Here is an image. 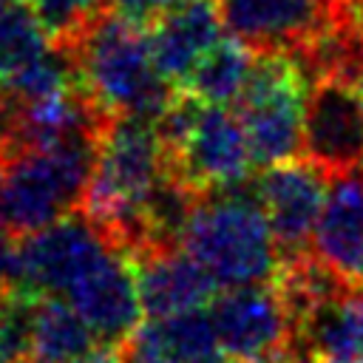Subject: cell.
<instances>
[{
  "label": "cell",
  "instance_id": "28",
  "mask_svg": "<svg viewBox=\"0 0 363 363\" xmlns=\"http://www.w3.org/2000/svg\"><path fill=\"white\" fill-rule=\"evenodd\" d=\"M3 182H6V156L0 150V190H3Z\"/></svg>",
  "mask_w": 363,
  "mask_h": 363
},
{
  "label": "cell",
  "instance_id": "5",
  "mask_svg": "<svg viewBox=\"0 0 363 363\" xmlns=\"http://www.w3.org/2000/svg\"><path fill=\"white\" fill-rule=\"evenodd\" d=\"M306 94L309 79L295 54L272 51L252 60L250 79L238 99V116L258 167L289 162L303 150Z\"/></svg>",
  "mask_w": 363,
  "mask_h": 363
},
{
  "label": "cell",
  "instance_id": "12",
  "mask_svg": "<svg viewBox=\"0 0 363 363\" xmlns=\"http://www.w3.org/2000/svg\"><path fill=\"white\" fill-rule=\"evenodd\" d=\"M65 301L85 318L99 340H128V335L139 326V315L145 312L130 252L113 247L88 275H82L68 289Z\"/></svg>",
  "mask_w": 363,
  "mask_h": 363
},
{
  "label": "cell",
  "instance_id": "8",
  "mask_svg": "<svg viewBox=\"0 0 363 363\" xmlns=\"http://www.w3.org/2000/svg\"><path fill=\"white\" fill-rule=\"evenodd\" d=\"M269 284L233 286L210 303L218 346L233 363H267L292 349L295 320Z\"/></svg>",
  "mask_w": 363,
  "mask_h": 363
},
{
  "label": "cell",
  "instance_id": "30",
  "mask_svg": "<svg viewBox=\"0 0 363 363\" xmlns=\"http://www.w3.org/2000/svg\"><path fill=\"white\" fill-rule=\"evenodd\" d=\"M9 3H17V0H0V6H9Z\"/></svg>",
  "mask_w": 363,
  "mask_h": 363
},
{
  "label": "cell",
  "instance_id": "11",
  "mask_svg": "<svg viewBox=\"0 0 363 363\" xmlns=\"http://www.w3.org/2000/svg\"><path fill=\"white\" fill-rule=\"evenodd\" d=\"M326 176L329 173L309 159H289L281 164H269L255 182L258 201L284 258L306 252V244L312 241L318 216L326 201Z\"/></svg>",
  "mask_w": 363,
  "mask_h": 363
},
{
  "label": "cell",
  "instance_id": "7",
  "mask_svg": "<svg viewBox=\"0 0 363 363\" xmlns=\"http://www.w3.org/2000/svg\"><path fill=\"white\" fill-rule=\"evenodd\" d=\"M164 150L170 173L199 196L244 184L255 164L244 122L227 105L201 102L182 139Z\"/></svg>",
  "mask_w": 363,
  "mask_h": 363
},
{
  "label": "cell",
  "instance_id": "21",
  "mask_svg": "<svg viewBox=\"0 0 363 363\" xmlns=\"http://www.w3.org/2000/svg\"><path fill=\"white\" fill-rule=\"evenodd\" d=\"M31 6L51 43L68 45L108 9V0H31Z\"/></svg>",
  "mask_w": 363,
  "mask_h": 363
},
{
  "label": "cell",
  "instance_id": "19",
  "mask_svg": "<svg viewBox=\"0 0 363 363\" xmlns=\"http://www.w3.org/2000/svg\"><path fill=\"white\" fill-rule=\"evenodd\" d=\"M250 71H252L250 48L235 37H230V40H218L193 65V71L182 85L187 94H193L207 105H230L241 99Z\"/></svg>",
  "mask_w": 363,
  "mask_h": 363
},
{
  "label": "cell",
  "instance_id": "27",
  "mask_svg": "<svg viewBox=\"0 0 363 363\" xmlns=\"http://www.w3.org/2000/svg\"><path fill=\"white\" fill-rule=\"evenodd\" d=\"M267 363H309L306 360V354H301V352H284V354H278V357H272V360H267Z\"/></svg>",
  "mask_w": 363,
  "mask_h": 363
},
{
  "label": "cell",
  "instance_id": "31",
  "mask_svg": "<svg viewBox=\"0 0 363 363\" xmlns=\"http://www.w3.org/2000/svg\"><path fill=\"white\" fill-rule=\"evenodd\" d=\"M360 88H363V74H360Z\"/></svg>",
  "mask_w": 363,
  "mask_h": 363
},
{
  "label": "cell",
  "instance_id": "29",
  "mask_svg": "<svg viewBox=\"0 0 363 363\" xmlns=\"http://www.w3.org/2000/svg\"><path fill=\"white\" fill-rule=\"evenodd\" d=\"M23 363H45V360H40V357H26Z\"/></svg>",
  "mask_w": 363,
  "mask_h": 363
},
{
  "label": "cell",
  "instance_id": "15",
  "mask_svg": "<svg viewBox=\"0 0 363 363\" xmlns=\"http://www.w3.org/2000/svg\"><path fill=\"white\" fill-rule=\"evenodd\" d=\"M312 250L346 281H363V173L332 176Z\"/></svg>",
  "mask_w": 363,
  "mask_h": 363
},
{
  "label": "cell",
  "instance_id": "25",
  "mask_svg": "<svg viewBox=\"0 0 363 363\" xmlns=\"http://www.w3.org/2000/svg\"><path fill=\"white\" fill-rule=\"evenodd\" d=\"M71 363H125V354L119 346H113L111 340H96L88 352H82L79 357H74Z\"/></svg>",
  "mask_w": 363,
  "mask_h": 363
},
{
  "label": "cell",
  "instance_id": "32",
  "mask_svg": "<svg viewBox=\"0 0 363 363\" xmlns=\"http://www.w3.org/2000/svg\"><path fill=\"white\" fill-rule=\"evenodd\" d=\"M360 284H363V281H360Z\"/></svg>",
  "mask_w": 363,
  "mask_h": 363
},
{
  "label": "cell",
  "instance_id": "23",
  "mask_svg": "<svg viewBox=\"0 0 363 363\" xmlns=\"http://www.w3.org/2000/svg\"><path fill=\"white\" fill-rule=\"evenodd\" d=\"M176 0H108V9L139 23V26H150L164 9H170Z\"/></svg>",
  "mask_w": 363,
  "mask_h": 363
},
{
  "label": "cell",
  "instance_id": "20",
  "mask_svg": "<svg viewBox=\"0 0 363 363\" xmlns=\"http://www.w3.org/2000/svg\"><path fill=\"white\" fill-rule=\"evenodd\" d=\"M48 48L51 37L43 28L34 6L23 0L0 6V85L20 74Z\"/></svg>",
  "mask_w": 363,
  "mask_h": 363
},
{
  "label": "cell",
  "instance_id": "3",
  "mask_svg": "<svg viewBox=\"0 0 363 363\" xmlns=\"http://www.w3.org/2000/svg\"><path fill=\"white\" fill-rule=\"evenodd\" d=\"M179 244L227 289L269 284L284 261L258 193H250L247 182L201 196Z\"/></svg>",
  "mask_w": 363,
  "mask_h": 363
},
{
  "label": "cell",
  "instance_id": "13",
  "mask_svg": "<svg viewBox=\"0 0 363 363\" xmlns=\"http://www.w3.org/2000/svg\"><path fill=\"white\" fill-rule=\"evenodd\" d=\"M136 267V284L142 309L150 318H173L199 312L216 298V278L182 247L159 244L130 255Z\"/></svg>",
  "mask_w": 363,
  "mask_h": 363
},
{
  "label": "cell",
  "instance_id": "16",
  "mask_svg": "<svg viewBox=\"0 0 363 363\" xmlns=\"http://www.w3.org/2000/svg\"><path fill=\"white\" fill-rule=\"evenodd\" d=\"M125 363H233L218 346L210 312H184L139 323L125 346Z\"/></svg>",
  "mask_w": 363,
  "mask_h": 363
},
{
  "label": "cell",
  "instance_id": "6",
  "mask_svg": "<svg viewBox=\"0 0 363 363\" xmlns=\"http://www.w3.org/2000/svg\"><path fill=\"white\" fill-rule=\"evenodd\" d=\"M113 247H119L91 216L71 210L17 244L14 289L34 298H65Z\"/></svg>",
  "mask_w": 363,
  "mask_h": 363
},
{
  "label": "cell",
  "instance_id": "26",
  "mask_svg": "<svg viewBox=\"0 0 363 363\" xmlns=\"http://www.w3.org/2000/svg\"><path fill=\"white\" fill-rule=\"evenodd\" d=\"M337 20L363 40V0H337Z\"/></svg>",
  "mask_w": 363,
  "mask_h": 363
},
{
  "label": "cell",
  "instance_id": "18",
  "mask_svg": "<svg viewBox=\"0 0 363 363\" xmlns=\"http://www.w3.org/2000/svg\"><path fill=\"white\" fill-rule=\"evenodd\" d=\"M96 332L65 298H34L31 306V357L45 363H71L96 343Z\"/></svg>",
  "mask_w": 363,
  "mask_h": 363
},
{
  "label": "cell",
  "instance_id": "2",
  "mask_svg": "<svg viewBox=\"0 0 363 363\" xmlns=\"http://www.w3.org/2000/svg\"><path fill=\"white\" fill-rule=\"evenodd\" d=\"M68 48L82 88L105 116L159 119L179 94L159 74L142 26L111 9L71 40Z\"/></svg>",
  "mask_w": 363,
  "mask_h": 363
},
{
  "label": "cell",
  "instance_id": "9",
  "mask_svg": "<svg viewBox=\"0 0 363 363\" xmlns=\"http://www.w3.org/2000/svg\"><path fill=\"white\" fill-rule=\"evenodd\" d=\"M303 153L329 176L363 167V88L354 77H323L309 85Z\"/></svg>",
  "mask_w": 363,
  "mask_h": 363
},
{
  "label": "cell",
  "instance_id": "1",
  "mask_svg": "<svg viewBox=\"0 0 363 363\" xmlns=\"http://www.w3.org/2000/svg\"><path fill=\"white\" fill-rule=\"evenodd\" d=\"M170 173L156 119L108 116L79 210L130 255L147 247V204Z\"/></svg>",
  "mask_w": 363,
  "mask_h": 363
},
{
  "label": "cell",
  "instance_id": "4",
  "mask_svg": "<svg viewBox=\"0 0 363 363\" xmlns=\"http://www.w3.org/2000/svg\"><path fill=\"white\" fill-rule=\"evenodd\" d=\"M96 136L79 133L6 159L0 221L11 235L37 233L82 204L96 159Z\"/></svg>",
  "mask_w": 363,
  "mask_h": 363
},
{
  "label": "cell",
  "instance_id": "10",
  "mask_svg": "<svg viewBox=\"0 0 363 363\" xmlns=\"http://www.w3.org/2000/svg\"><path fill=\"white\" fill-rule=\"evenodd\" d=\"M230 37L255 54H298L337 23V0H216Z\"/></svg>",
  "mask_w": 363,
  "mask_h": 363
},
{
  "label": "cell",
  "instance_id": "22",
  "mask_svg": "<svg viewBox=\"0 0 363 363\" xmlns=\"http://www.w3.org/2000/svg\"><path fill=\"white\" fill-rule=\"evenodd\" d=\"M31 306L34 295L17 289L0 298V363H23L31 357Z\"/></svg>",
  "mask_w": 363,
  "mask_h": 363
},
{
  "label": "cell",
  "instance_id": "24",
  "mask_svg": "<svg viewBox=\"0 0 363 363\" xmlns=\"http://www.w3.org/2000/svg\"><path fill=\"white\" fill-rule=\"evenodd\" d=\"M14 264H17V247H11V233L0 221V298H6L14 289Z\"/></svg>",
  "mask_w": 363,
  "mask_h": 363
},
{
  "label": "cell",
  "instance_id": "14",
  "mask_svg": "<svg viewBox=\"0 0 363 363\" xmlns=\"http://www.w3.org/2000/svg\"><path fill=\"white\" fill-rule=\"evenodd\" d=\"M221 14L216 0H176L147 26V43L159 74L184 82L193 65L221 40Z\"/></svg>",
  "mask_w": 363,
  "mask_h": 363
},
{
  "label": "cell",
  "instance_id": "17",
  "mask_svg": "<svg viewBox=\"0 0 363 363\" xmlns=\"http://www.w3.org/2000/svg\"><path fill=\"white\" fill-rule=\"evenodd\" d=\"M309 363H363V284L352 281L295 323Z\"/></svg>",
  "mask_w": 363,
  "mask_h": 363
}]
</instances>
